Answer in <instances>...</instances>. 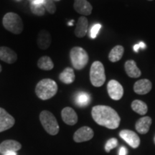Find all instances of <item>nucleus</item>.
<instances>
[{
    "mask_svg": "<svg viewBox=\"0 0 155 155\" xmlns=\"http://www.w3.org/2000/svg\"><path fill=\"white\" fill-rule=\"evenodd\" d=\"M93 119L98 125L109 129H115L119 127L121 119L114 108L107 106H96L92 108Z\"/></svg>",
    "mask_w": 155,
    "mask_h": 155,
    "instance_id": "f257e3e1",
    "label": "nucleus"
},
{
    "mask_svg": "<svg viewBox=\"0 0 155 155\" xmlns=\"http://www.w3.org/2000/svg\"><path fill=\"white\" fill-rule=\"evenodd\" d=\"M58 92V85L55 81L50 78H45L37 84L35 93L39 98L48 100L53 98Z\"/></svg>",
    "mask_w": 155,
    "mask_h": 155,
    "instance_id": "f03ea898",
    "label": "nucleus"
},
{
    "mask_svg": "<svg viewBox=\"0 0 155 155\" xmlns=\"http://www.w3.org/2000/svg\"><path fill=\"white\" fill-rule=\"evenodd\" d=\"M2 23L4 28L13 34L19 35L23 30L22 19L16 13H7L3 17Z\"/></svg>",
    "mask_w": 155,
    "mask_h": 155,
    "instance_id": "7ed1b4c3",
    "label": "nucleus"
},
{
    "mask_svg": "<svg viewBox=\"0 0 155 155\" xmlns=\"http://www.w3.org/2000/svg\"><path fill=\"white\" fill-rule=\"evenodd\" d=\"M70 58L73 66L76 70L84 68L89 60L88 55L86 50L80 47H74L71 49Z\"/></svg>",
    "mask_w": 155,
    "mask_h": 155,
    "instance_id": "20e7f679",
    "label": "nucleus"
},
{
    "mask_svg": "<svg viewBox=\"0 0 155 155\" xmlns=\"http://www.w3.org/2000/svg\"><path fill=\"white\" fill-rule=\"evenodd\" d=\"M40 120L44 129L50 135H56L59 132L57 119L51 112L42 111L40 114Z\"/></svg>",
    "mask_w": 155,
    "mask_h": 155,
    "instance_id": "39448f33",
    "label": "nucleus"
},
{
    "mask_svg": "<svg viewBox=\"0 0 155 155\" xmlns=\"http://www.w3.org/2000/svg\"><path fill=\"white\" fill-rule=\"evenodd\" d=\"M90 80L95 87H101L106 81L105 69L100 61H95L90 70Z\"/></svg>",
    "mask_w": 155,
    "mask_h": 155,
    "instance_id": "423d86ee",
    "label": "nucleus"
},
{
    "mask_svg": "<svg viewBox=\"0 0 155 155\" xmlns=\"http://www.w3.org/2000/svg\"><path fill=\"white\" fill-rule=\"evenodd\" d=\"M108 94L113 100L119 101L124 95L123 87L117 81L111 80L107 85Z\"/></svg>",
    "mask_w": 155,
    "mask_h": 155,
    "instance_id": "0eeeda50",
    "label": "nucleus"
},
{
    "mask_svg": "<svg viewBox=\"0 0 155 155\" xmlns=\"http://www.w3.org/2000/svg\"><path fill=\"white\" fill-rule=\"evenodd\" d=\"M119 136L129 146L134 149L137 148L140 144V139L134 131L124 129L120 131Z\"/></svg>",
    "mask_w": 155,
    "mask_h": 155,
    "instance_id": "6e6552de",
    "label": "nucleus"
},
{
    "mask_svg": "<svg viewBox=\"0 0 155 155\" xmlns=\"http://www.w3.org/2000/svg\"><path fill=\"white\" fill-rule=\"evenodd\" d=\"M94 133L92 129L88 127H83L75 131L73 139L75 142L80 143L91 140L94 137Z\"/></svg>",
    "mask_w": 155,
    "mask_h": 155,
    "instance_id": "1a4fd4ad",
    "label": "nucleus"
},
{
    "mask_svg": "<svg viewBox=\"0 0 155 155\" xmlns=\"http://www.w3.org/2000/svg\"><path fill=\"white\" fill-rule=\"evenodd\" d=\"M15 119L2 108H0V132L10 129L14 126Z\"/></svg>",
    "mask_w": 155,
    "mask_h": 155,
    "instance_id": "9d476101",
    "label": "nucleus"
},
{
    "mask_svg": "<svg viewBox=\"0 0 155 155\" xmlns=\"http://www.w3.org/2000/svg\"><path fill=\"white\" fill-rule=\"evenodd\" d=\"M22 148V145L18 141L15 140L8 139L2 141L0 144V153L5 154L8 152H15L20 150Z\"/></svg>",
    "mask_w": 155,
    "mask_h": 155,
    "instance_id": "9b49d317",
    "label": "nucleus"
},
{
    "mask_svg": "<svg viewBox=\"0 0 155 155\" xmlns=\"http://www.w3.org/2000/svg\"><path fill=\"white\" fill-rule=\"evenodd\" d=\"M0 60L9 64L15 63L17 60V53L7 47H0Z\"/></svg>",
    "mask_w": 155,
    "mask_h": 155,
    "instance_id": "f8f14e48",
    "label": "nucleus"
},
{
    "mask_svg": "<svg viewBox=\"0 0 155 155\" xmlns=\"http://www.w3.org/2000/svg\"><path fill=\"white\" fill-rule=\"evenodd\" d=\"M61 116L63 121L68 125H75L78 122V115L71 107H65L62 110Z\"/></svg>",
    "mask_w": 155,
    "mask_h": 155,
    "instance_id": "ddd939ff",
    "label": "nucleus"
},
{
    "mask_svg": "<svg viewBox=\"0 0 155 155\" xmlns=\"http://www.w3.org/2000/svg\"><path fill=\"white\" fill-rule=\"evenodd\" d=\"M152 83L148 79H141L135 83L134 86V91L136 94L144 95L148 94L152 89Z\"/></svg>",
    "mask_w": 155,
    "mask_h": 155,
    "instance_id": "4468645a",
    "label": "nucleus"
},
{
    "mask_svg": "<svg viewBox=\"0 0 155 155\" xmlns=\"http://www.w3.org/2000/svg\"><path fill=\"white\" fill-rule=\"evenodd\" d=\"M74 9L79 14L90 15L92 12L93 7L87 0H75Z\"/></svg>",
    "mask_w": 155,
    "mask_h": 155,
    "instance_id": "2eb2a0df",
    "label": "nucleus"
},
{
    "mask_svg": "<svg viewBox=\"0 0 155 155\" xmlns=\"http://www.w3.org/2000/svg\"><path fill=\"white\" fill-rule=\"evenodd\" d=\"M51 36L46 30H41L38 33L37 42L38 47L41 50H45L50 47L51 44Z\"/></svg>",
    "mask_w": 155,
    "mask_h": 155,
    "instance_id": "dca6fc26",
    "label": "nucleus"
},
{
    "mask_svg": "<svg viewBox=\"0 0 155 155\" xmlns=\"http://www.w3.org/2000/svg\"><path fill=\"white\" fill-rule=\"evenodd\" d=\"M152 121V119L150 116H144L141 118L136 123V130L141 134H145L150 130Z\"/></svg>",
    "mask_w": 155,
    "mask_h": 155,
    "instance_id": "f3484780",
    "label": "nucleus"
},
{
    "mask_svg": "<svg viewBox=\"0 0 155 155\" xmlns=\"http://www.w3.org/2000/svg\"><path fill=\"white\" fill-rule=\"evenodd\" d=\"M88 21L86 17H79L75 30V35L78 38H83L87 33Z\"/></svg>",
    "mask_w": 155,
    "mask_h": 155,
    "instance_id": "a211bd4d",
    "label": "nucleus"
},
{
    "mask_svg": "<svg viewBox=\"0 0 155 155\" xmlns=\"http://www.w3.org/2000/svg\"><path fill=\"white\" fill-rule=\"evenodd\" d=\"M125 71L127 74L131 78H139L141 76V71L137 67L136 62L130 60L127 61L124 65Z\"/></svg>",
    "mask_w": 155,
    "mask_h": 155,
    "instance_id": "6ab92c4d",
    "label": "nucleus"
},
{
    "mask_svg": "<svg viewBox=\"0 0 155 155\" xmlns=\"http://www.w3.org/2000/svg\"><path fill=\"white\" fill-rule=\"evenodd\" d=\"M75 75L74 71L71 68H66L59 75V79L65 84H71L74 82Z\"/></svg>",
    "mask_w": 155,
    "mask_h": 155,
    "instance_id": "aec40b11",
    "label": "nucleus"
},
{
    "mask_svg": "<svg viewBox=\"0 0 155 155\" xmlns=\"http://www.w3.org/2000/svg\"><path fill=\"white\" fill-rule=\"evenodd\" d=\"M124 48L121 45H116L114 47L108 55V59L112 63H116L121 59L124 55Z\"/></svg>",
    "mask_w": 155,
    "mask_h": 155,
    "instance_id": "412c9836",
    "label": "nucleus"
},
{
    "mask_svg": "<svg viewBox=\"0 0 155 155\" xmlns=\"http://www.w3.org/2000/svg\"><path fill=\"white\" fill-rule=\"evenodd\" d=\"M38 66L39 68L44 71H51L54 68V64L50 57L43 56L38 60Z\"/></svg>",
    "mask_w": 155,
    "mask_h": 155,
    "instance_id": "4be33fe9",
    "label": "nucleus"
},
{
    "mask_svg": "<svg viewBox=\"0 0 155 155\" xmlns=\"http://www.w3.org/2000/svg\"><path fill=\"white\" fill-rule=\"evenodd\" d=\"M131 108L136 113L140 114V115H144V114L147 113V111H148L147 104L140 100L134 101L132 104H131Z\"/></svg>",
    "mask_w": 155,
    "mask_h": 155,
    "instance_id": "5701e85b",
    "label": "nucleus"
},
{
    "mask_svg": "<svg viewBox=\"0 0 155 155\" xmlns=\"http://www.w3.org/2000/svg\"><path fill=\"white\" fill-rule=\"evenodd\" d=\"M75 104L78 106L84 107L88 105L91 101V96L86 92H79L75 98Z\"/></svg>",
    "mask_w": 155,
    "mask_h": 155,
    "instance_id": "b1692460",
    "label": "nucleus"
},
{
    "mask_svg": "<svg viewBox=\"0 0 155 155\" xmlns=\"http://www.w3.org/2000/svg\"><path fill=\"white\" fill-rule=\"evenodd\" d=\"M30 9L34 15H38V16H42L45 12V9L42 5H35L33 4H30Z\"/></svg>",
    "mask_w": 155,
    "mask_h": 155,
    "instance_id": "393cba45",
    "label": "nucleus"
},
{
    "mask_svg": "<svg viewBox=\"0 0 155 155\" xmlns=\"http://www.w3.org/2000/svg\"><path fill=\"white\" fill-rule=\"evenodd\" d=\"M44 8L50 14H54L56 11V7L53 0H44Z\"/></svg>",
    "mask_w": 155,
    "mask_h": 155,
    "instance_id": "a878e982",
    "label": "nucleus"
},
{
    "mask_svg": "<svg viewBox=\"0 0 155 155\" xmlns=\"http://www.w3.org/2000/svg\"><path fill=\"white\" fill-rule=\"evenodd\" d=\"M118 145V141L117 139L115 138L110 139L105 145V150L106 152H109L110 151L113 149L115 148V147H117Z\"/></svg>",
    "mask_w": 155,
    "mask_h": 155,
    "instance_id": "bb28decb",
    "label": "nucleus"
},
{
    "mask_svg": "<svg viewBox=\"0 0 155 155\" xmlns=\"http://www.w3.org/2000/svg\"><path fill=\"white\" fill-rule=\"evenodd\" d=\"M101 28V25L100 24H95L92 26V28H91L90 30V36L92 39H95L96 38V36L98 35V32Z\"/></svg>",
    "mask_w": 155,
    "mask_h": 155,
    "instance_id": "cd10ccee",
    "label": "nucleus"
},
{
    "mask_svg": "<svg viewBox=\"0 0 155 155\" xmlns=\"http://www.w3.org/2000/svg\"><path fill=\"white\" fill-rule=\"evenodd\" d=\"M140 48H143V49L146 48V45H145V44L144 43V42H140L139 44L135 45L134 46V50L135 52H137H137L139 51V49Z\"/></svg>",
    "mask_w": 155,
    "mask_h": 155,
    "instance_id": "c85d7f7f",
    "label": "nucleus"
},
{
    "mask_svg": "<svg viewBox=\"0 0 155 155\" xmlns=\"http://www.w3.org/2000/svg\"><path fill=\"white\" fill-rule=\"evenodd\" d=\"M127 150L124 147H121L119 150V155H127Z\"/></svg>",
    "mask_w": 155,
    "mask_h": 155,
    "instance_id": "c756f323",
    "label": "nucleus"
},
{
    "mask_svg": "<svg viewBox=\"0 0 155 155\" xmlns=\"http://www.w3.org/2000/svg\"><path fill=\"white\" fill-rule=\"evenodd\" d=\"M31 3L33 4V5H42L43 6L44 0H32V2Z\"/></svg>",
    "mask_w": 155,
    "mask_h": 155,
    "instance_id": "7c9ffc66",
    "label": "nucleus"
},
{
    "mask_svg": "<svg viewBox=\"0 0 155 155\" xmlns=\"http://www.w3.org/2000/svg\"><path fill=\"white\" fill-rule=\"evenodd\" d=\"M5 155H17V152H8L6 153V154H5Z\"/></svg>",
    "mask_w": 155,
    "mask_h": 155,
    "instance_id": "2f4dec72",
    "label": "nucleus"
},
{
    "mask_svg": "<svg viewBox=\"0 0 155 155\" xmlns=\"http://www.w3.org/2000/svg\"><path fill=\"white\" fill-rule=\"evenodd\" d=\"M73 25V20H71V22H68V25H70V26H72Z\"/></svg>",
    "mask_w": 155,
    "mask_h": 155,
    "instance_id": "473e14b6",
    "label": "nucleus"
},
{
    "mask_svg": "<svg viewBox=\"0 0 155 155\" xmlns=\"http://www.w3.org/2000/svg\"><path fill=\"white\" fill-rule=\"evenodd\" d=\"M2 71V67H1V65H0V73H1Z\"/></svg>",
    "mask_w": 155,
    "mask_h": 155,
    "instance_id": "72a5a7b5",
    "label": "nucleus"
},
{
    "mask_svg": "<svg viewBox=\"0 0 155 155\" xmlns=\"http://www.w3.org/2000/svg\"><path fill=\"white\" fill-rule=\"evenodd\" d=\"M53 1H55V2H59V1H61V0H53Z\"/></svg>",
    "mask_w": 155,
    "mask_h": 155,
    "instance_id": "f704fd0d",
    "label": "nucleus"
},
{
    "mask_svg": "<svg viewBox=\"0 0 155 155\" xmlns=\"http://www.w3.org/2000/svg\"><path fill=\"white\" fill-rule=\"evenodd\" d=\"M16 1H17V2H21V1H22V0H16Z\"/></svg>",
    "mask_w": 155,
    "mask_h": 155,
    "instance_id": "c9c22d12",
    "label": "nucleus"
},
{
    "mask_svg": "<svg viewBox=\"0 0 155 155\" xmlns=\"http://www.w3.org/2000/svg\"><path fill=\"white\" fill-rule=\"evenodd\" d=\"M154 143H155V137H154Z\"/></svg>",
    "mask_w": 155,
    "mask_h": 155,
    "instance_id": "e433bc0d",
    "label": "nucleus"
},
{
    "mask_svg": "<svg viewBox=\"0 0 155 155\" xmlns=\"http://www.w3.org/2000/svg\"><path fill=\"white\" fill-rule=\"evenodd\" d=\"M149 1H152V0H149Z\"/></svg>",
    "mask_w": 155,
    "mask_h": 155,
    "instance_id": "4c0bfd02",
    "label": "nucleus"
}]
</instances>
